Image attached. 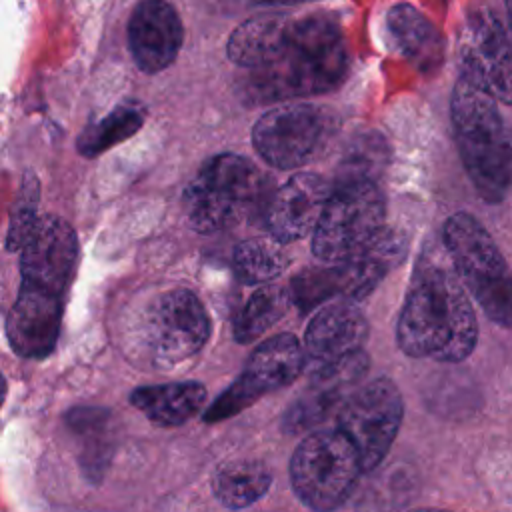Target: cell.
<instances>
[{"instance_id": "1", "label": "cell", "mask_w": 512, "mask_h": 512, "mask_svg": "<svg viewBox=\"0 0 512 512\" xmlns=\"http://www.w3.org/2000/svg\"><path fill=\"white\" fill-rule=\"evenodd\" d=\"M396 340L412 358L460 362L472 354L478 324L458 274L432 264L414 272L400 310Z\"/></svg>"}, {"instance_id": "2", "label": "cell", "mask_w": 512, "mask_h": 512, "mask_svg": "<svg viewBox=\"0 0 512 512\" xmlns=\"http://www.w3.org/2000/svg\"><path fill=\"white\" fill-rule=\"evenodd\" d=\"M348 68V54L336 24L324 16L292 20V26L262 66L250 70V92L260 100H286L336 88Z\"/></svg>"}, {"instance_id": "3", "label": "cell", "mask_w": 512, "mask_h": 512, "mask_svg": "<svg viewBox=\"0 0 512 512\" xmlns=\"http://www.w3.org/2000/svg\"><path fill=\"white\" fill-rule=\"evenodd\" d=\"M496 102L464 76L458 78L450 102L460 158L486 202L502 200L512 188V132Z\"/></svg>"}, {"instance_id": "4", "label": "cell", "mask_w": 512, "mask_h": 512, "mask_svg": "<svg viewBox=\"0 0 512 512\" xmlns=\"http://www.w3.org/2000/svg\"><path fill=\"white\" fill-rule=\"evenodd\" d=\"M260 170L238 154L210 158L184 192L188 222L202 234L226 230L250 216L264 200Z\"/></svg>"}, {"instance_id": "5", "label": "cell", "mask_w": 512, "mask_h": 512, "mask_svg": "<svg viewBox=\"0 0 512 512\" xmlns=\"http://www.w3.org/2000/svg\"><path fill=\"white\" fill-rule=\"evenodd\" d=\"M442 240L458 278L486 316L512 326V272L488 230L468 212H456L444 222Z\"/></svg>"}, {"instance_id": "6", "label": "cell", "mask_w": 512, "mask_h": 512, "mask_svg": "<svg viewBox=\"0 0 512 512\" xmlns=\"http://www.w3.org/2000/svg\"><path fill=\"white\" fill-rule=\"evenodd\" d=\"M362 472L358 448L338 428L308 434L290 458L292 488L316 512H332L342 506Z\"/></svg>"}, {"instance_id": "7", "label": "cell", "mask_w": 512, "mask_h": 512, "mask_svg": "<svg viewBox=\"0 0 512 512\" xmlns=\"http://www.w3.org/2000/svg\"><path fill=\"white\" fill-rule=\"evenodd\" d=\"M382 230V192L370 178L350 176L330 192L312 232V252L320 260L342 262L368 246Z\"/></svg>"}, {"instance_id": "8", "label": "cell", "mask_w": 512, "mask_h": 512, "mask_svg": "<svg viewBox=\"0 0 512 512\" xmlns=\"http://www.w3.org/2000/svg\"><path fill=\"white\" fill-rule=\"evenodd\" d=\"M208 336V312L192 290H168L152 300L144 312V344L158 368H174L196 356Z\"/></svg>"}, {"instance_id": "9", "label": "cell", "mask_w": 512, "mask_h": 512, "mask_svg": "<svg viewBox=\"0 0 512 512\" xmlns=\"http://www.w3.org/2000/svg\"><path fill=\"white\" fill-rule=\"evenodd\" d=\"M308 356L304 346L292 334H278L264 340L248 358L242 374L206 408L204 422L226 420L266 392L292 384L304 370Z\"/></svg>"}, {"instance_id": "10", "label": "cell", "mask_w": 512, "mask_h": 512, "mask_svg": "<svg viewBox=\"0 0 512 512\" xmlns=\"http://www.w3.org/2000/svg\"><path fill=\"white\" fill-rule=\"evenodd\" d=\"M404 416L402 394L388 378L358 386L336 414V428L358 448L364 472L376 468L388 454Z\"/></svg>"}, {"instance_id": "11", "label": "cell", "mask_w": 512, "mask_h": 512, "mask_svg": "<svg viewBox=\"0 0 512 512\" xmlns=\"http://www.w3.org/2000/svg\"><path fill=\"white\" fill-rule=\"evenodd\" d=\"M332 130L330 114L316 104L290 102L260 116L252 130L258 154L276 168L308 162Z\"/></svg>"}, {"instance_id": "12", "label": "cell", "mask_w": 512, "mask_h": 512, "mask_svg": "<svg viewBox=\"0 0 512 512\" xmlns=\"http://www.w3.org/2000/svg\"><path fill=\"white\" fill-rule=\"evenodd\" d=\"M460 66V76L498 102L512 104V40L492 12L478 10L466 18L460 32Z\"/></svg>"}, {"instance_id": "13", "label": "cell", "mask_w": 512, "mask_h": 512, "mask_svg": "<svg viewBox=\"0 0 512 512\" xmlns=\"http://www.w3.org/2000/svg\"><path fill=\"white\" fill-rule=\"evenodd\" d=\"M78 252V238L68 222L54 214L40 216L20 248V284L64 298L76 274Z\"/></svg>"}, {"instance_id": "14", "label": "cell", "mask_w": 512, "mask_h": 512, "mask_svg": "<svg viewBox=\"0 0 512 512\" xmlns=\"http://www.w3.org/2000/svg\"><path fill=\"white\" fill-rule=\"evenodd\" d=\"M370 362L364 350L354 352L334 364L314 370L306 392L284 414V428L288 432H304L322 424L332 414H338L344 402L358 388Z\"/></svg>"}, {"instance_id": "15", "label": "cell", "mask_w": 512, "mask_h": 512, "mask_svg": "<svg viewBox=\"0 0 512 512\" xmlns=\"http://www.w3.org/2000/svg\"><path fill=\"white\" fill-rule=\"evenodd\" d=\"M64 298L20 284L18 296L6 316L10 348L28 360L46 358L58 340Z\"/></svg>"}, {"instance_id": "16", "label": "cell", "mask_w": 512, "mask_h": 512, "mask_svg": "<svg viewBox=\"0 0 512 512\" xmlns=\"http://www.w3.org/2000/svg\"><path fill=\"white\" fill-rule=\"evenodd\" d=\"M330 186L312 172H302L284 182L264 210L266 228L282 244L296 242L316 230L330 198Z\"/></svg>"}, {"instance_id": "17", "label": "cell", "mask_w": 512, "mask_h": 512, "mask_svg": "<svg viewBox=\"0 0 512 512\" xmlns=\"http://www.w3.org/2000/svg\"><path fill=\"white\" fill-rule=\"evenodd\" d=\"M182 22L166 0L140 2L128 22L130 52L144 72L164 70L182 46Z\"/></svg>"}, {"instance_id": "18", "label": "cell", "mask_w": 512, "mask_h": 512, "mask_svg": "<svg viewBox=\"0 0 512 512\" xmlns=\"http://www.w3.org/2000/svg\"><path fill=\"white\" fill-rule=\"evenodd\" d=\"M368 322L352 300L332 302L316 312L304 334L308 360L320 368L362 350Z\"/></svg>"}, {"instance_id": "19", "label": "cell", "mask_w": 512, "mask_h": 512, "mask_svg": "<svg viewBox=\"0 0 512 512\" xmlns=\"http://www.w3.org/2000/svg\"><path fill=\"white\" fill-rule=\"evenodd\" d=\"M404 252V240L392 230H382L358 254L336 262L340 272V296L352 302L368 296L376 284L404 258Z\"/></svg>"}, {"instance_id": "20", "label": "cell", "mask_w": 512, "mask_h": 512, "mask_svg": "<svg viewBox=\"0 0 512 512\" xmlns=\"http://www.w3.org/2000/svg\"><path fill=\"white\" fill-rule=\"evenodd\" d=\"M130 402L156 426H180L204 408L206 388L200 382L150 384L136 388Z\"/></svg>"}, {"instance_id": "21", "label": "cell", "mask_w": 512, "mask_h": 512, "mask_svg": "<svg viewBox=\"0 0 512 512\" xmlns=\"http://www.w3.org/2000/svg\"><path fill=\"white\" fill-rule=\"evenodd\" d=\"M292 18L264 16L240 24L228 40V56L238 66L254 70L266 64L284 42Z\"/></svg>"}, {"instance_id": "22", "label": "cell", "mask_w": 512, "mask_h": 512, "mask_svg": "<svg viewBox=\"0 0 512 512\" xmlns=\"http://www.w3.org/2000/svg\"><path fill=\"white\" fill-rule=\"evenodd\" d=\"M388 28L398 48L420 68H434L442 60V44L432 22L410 4H396L388 12Z\"/></svg>"}, {"instance_id": "23", "label": "cell", "mask_w": 512, "mask_h": 512, "mask_svg": "<svg viewBox=\"0 0 512 512\" xmlns=\"http://www.w3.org/2000/svg\"><path fill=\"white\" fill-rule=\"evenodd\" d=\"M272 484V472L258 460H230L216 468L212 476V492L216 500L240 510L258 502Z\"/></svg>"}, {"instance_id": "24", "label": "cell", "mask_w": 512, "mask_h": 512, "mask_svg": "<svg viewBox=\"0 0 512 512\" xmlns=\"http://www.w3.org/2000/svg\"><path fill=\"white\" fill-rule=\"evenodd\" d=\"M288 264L282 242L276 238H248L234 248L232 268L244 284H268Z\"/></svg>"}, {"instance_id": "25", "label": "cell", "mask_w": 512, "mask_h": 512, "mask_svg": "<svg viewBox=\"0 0 512 512\" xmlns=\"http://www.w3.org/2000/svg\"><path fill=\"white\" fill-rule=\"evenodd\" d=\"M288 302H290V294L280 286H274V284L260 286L236 316V322H234L236 342L250 344L256 338H260L270 326H274L284 316Z\"/></svg>"}, {"instance_id": "26", "label": "cell", "mask_w": 512, "mask_h": 512, "mask_svg": "<svg viewBox=\"0 0 512 512\" xmlns=\"http://www.w3.org/2000/svg\"><path fill=\"white\" fill-rule=\"evenodd\" d=\"M142 120H144V114L140 106L122 104L114 112H110L106 118L90 126L78 138V150L84 156H96L106 148L122 142L130 134H134L140 128Z\"/></svg>"}, {"instance_id": "27", "label": "cell", "mask_w": 512, "mask_h": 512, "mask_svg": "<svg viewBox=\"0 0 512 512\" xmlns=\"http://www.w3.org/2000/svg\"><path fill=\"white\" fill-rule=\"evenodd\" d=\"M290 300L302 310L310 312L328 298L340 294V272L332 264L328 268H310L294 276L290 284Z\"/></svg>"}, {"instance_id": "28", "label": "cell", "mask_w": 512, "mask_h": 512, "mask_svg": "<svg viewBox=\"0 0 512 512\" xmlns=\"http://www.w3.org/2000/svg\"><path fill=\"white\" fill-rule=\"evenodd\" d=\"M108 418L110 414L98 408H76L66 416L68 426L74 430V434L92 442L90 450L82 454V464L90 472H100L104 468L102 460H106L108 444L102 438L108 428Z\"/></svg>"}, {"instance_id": "29", "label": "cell", "mask_w": 512, "mask_h": 512, "mask_svg": "<svg viewBox=\"0 0 512 512\" xmlns=\"http://www.w3.org/2000/svg\"><path fill=\"white\" fill-rule=\"evenodd\" d=\"M38 182L32 176H26L22 186H20V192H18V198L12 206V212H10V224H8V232H6V250L8 252H20V248L24 246L28 234L32 232L34 224L38 222Z\"/></svg>"}, {"instance_id": "30", "label": "cell", "mask_w": 512, "mask_h": 512, "mask_svg": "<svg viewBox=\"0 0 512 512\" xmlns=\"http://www.w3.org/2000/svg\"><path fill=\"white\" fill-rule=\"evenodd\" d=\"M258 4H270V6H286V4H302V2H310V0H254Z\"/></svg>"}, {"instance_id": "31", "label": "cell", "mask_w": 512, "mask_h": 512, "mask_svg": "<svg viewBox=\"0 0 512 512\" xmlns=\"http://www.w3.org/2000/svg\"><path fill=\"white\" fill-rule=\"evenodd\" d=\"M410 512H448V510H436V508H420V510H410Z\"/></svg>"}, {"instance_id": "32", "label": "cell", "mask_w": 512, "mask_h": 512, "mask_svg": "<svg viewBox=\"0 0 512 512\" xmlns=\"http://www.w3.org/2000/svg\"><path fill=\"white\" fill-rule=\"evenodd\" d=\"M506 8H508V16H510V24H512V0H506Z\"/></svg>"}]
</instances>
